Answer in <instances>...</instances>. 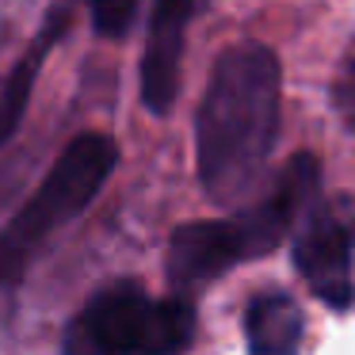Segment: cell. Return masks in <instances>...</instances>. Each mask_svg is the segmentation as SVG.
<instances>
[{"instance_id":"cell-1","label":"cell","mask_w":355,"mask_h":355,"mask_svg":"<svg viewBox=\"0 0 355 355\" xmlns=\"http://www.w3.org/2000/svg\"><path fill=\"white\" fill-rule=\"evenodd\" d=\"M279 58L241 42L218 58L195 115L199 180L214 202H237L260 184L279 134Z\"/></svg>"},{"instance_id":"cell-2","label":"cell","mask_w":355,"mask_h":355,"mask_svg":"<svg viewBox=\"0 0 355 355\" xmlns=\"http://www.w3.org/2000/svg\"><path fill=\"white\" fill-rule=\"evenodd\" d=\"M317 195V161L309 153H298L271 191L256 207L237 210L233 218L218 222H187L172 230L168 241V279L180 291L214 283L222 271L237 268L245 260L271 252L286 237L294 222L306 214V207Z\"/></svg>"},{"instance_id":"cell-3","label":"cell","mask_w":355,"mask_h":355,"mask_svg":"<svg viewBox=\"0 0 355 355\" xmlns=\"http://www.w3.org/2000/svg\"><path fill=\"white\" fill-rule=\"evenodd\" d=\"M115 161L119 149L107 134H80L65 146L35 195L0 230V286L24 279L42 245L100 195V187L115 172Z\"/></svg>"},{"instance_id":"cell-4","label":"cell","mask_w":355,"mask_h":355,"mask_svg":"<svg viewBox=\"0 0 355 355\" xmlns=\"http://www.w3.org/2000/svg\"><path fill=\"white\" fill-rule=\"evenodd\" d=\"M191 340V302L149 298L134 283H115L73 317L62 355H180Z\"/></svg>"},{"instance_id":"cell-5","label":"cell","mask_w":355,"mask_h":355,"mask_svg":"<svg viewBox=\"0 0 355 355\" xmlns=\"http://www.w3.org/2000/svg\"><path fill=\"white\" fill-rule=\"evenodd\" d=\"M294 263L309 291L332 309H347L355 302V283H352V237L344 222L332 210L313 207L298 225L294 237Z\"/></svg>"},{"instance_id":"cell-6","label":"cell","mask_w":355,"mask_h":355,"mask_svg":"<svg viewBox=\"0 0 355 355\" xmlns=\"http://www.w3.org/2000/svg\"><path fill=\"white\" fill-rule=\"evenodd\" d=\"M195 0H153L149 39L141 54V103L153 115H168L180 96V62H184V31Z\"/></svg>"},{"instance_id":"cell-7","label":"cell","mask_w":355,"mask_h":355,"mask_svg":"<svg viewBox=\"0 0 355 355\" xmlns=\"http://www.w3.org/2000/svg\"><path fill=\"white\" fill-rule=\"evenodd\" d=\"M302 309L286 294H260L245 313V340L252 355H294L302 347Z\"/></svg>"},{"instance_id":"cell-8","label":"cell","mask_w":355,"mask_h":355,"mask_svg":"<svg viewBox=\"0 0 355 355\" xmlns=\"http://www.w3.org/2000/svg\"><path fill=\"white\" fill-rule=\"evenodd\" d=\"M62 27H65V16H58L54 24L39 35V42L27 50L24 62L12 69L8 85H4V96H0V146L19 130V119H24L27 100H31V85H35V77H39V65H42V58H46V50L54 46V39H58Z\"/></svg>"},{"instance_id":"cell-9","label":"cell","mask_w":355,"mask_h":355,"mask_svg":"<svg viewBox=\"0 0 355 355\" xmlns=\"http://www.w3.org/2000/svg\"><path fill=\"white\" fill-rule=\"evenodd\" d=\"M138 4L141 0H92V24L100 35L119 39L130 31V24L138 19Z\"/></svg>"},{"instance_id":"cell-10","label":"cell","mask_w":355,"mask_h":355,"mask_svg":"<svg viewBox=\"0 0 355 355\" xmlns=\"http://www.w3.org/2000/svg\"><path fill=\"white\" fill-rule=\"evenodd\" d=\"M336 111L347 123V130L355 134V58L344 65V73H340V80H336Z\"/></svg>"}]
</instances>
